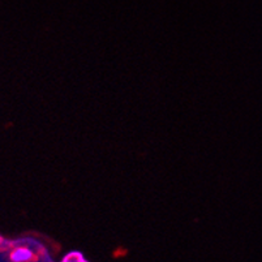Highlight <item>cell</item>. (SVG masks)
I'll return each mask as SVG.
<instances>
[{
  "label": "cell",
  "instance_id": "7a4b0ae2",
  "mask_svg": "<svg viewBox=\"0 0 262 262\" xmlns=\"http://www.w3.org/2000/svg\"><path fill=\"white\" fill-rule=\"evenodd\" d=\"M62 262H89V261H86L85 257L80 253V252H71V253L67 254V256L63 258Z\"/></svg>",
  "mask_w": 262,
  "mask_h": 262
},
{
  "label": "cell",
  "instance_id": "6da1fadb",
  "mask_svg": "<svg viewBox=\"0 0 262 262\" xmlns=\"http://www.w3.org/2000/svg\"><path fill=\"white\" fill-rule=\"evenodd\" d=\"M34 258H36V254L28 247H16L9 253L11 262H32Z\"/></svg>",
  "mask_w": 262,
  "mask_h": 262
}]
</instances>
